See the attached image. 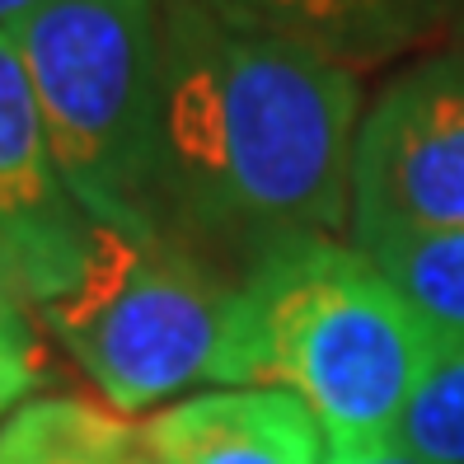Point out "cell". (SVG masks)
<instances>
[{
    "instance_id": "cell-14",
    "label": "cell",
    "mask_w": 464,
    "mask_h": 464,
    "mask_svg": "<svg viewBox=\"0 0 464 464\" xmlns=\"http://www.w3.org/2000/svg\"><path fill=\"white\" fill-rule=\"evenodd\" d=\"M38 5V0H0V29H10V24H19L24 14H29Z\"/></svg>"
},
{
    "instance_id": "cell-12",
    "label": "cell",
    "mask_w": 464,
    "mask_h": 464,
    "mask_svg": "<svg viewBox=\"0 0 464 464\" xmlns=\"http://www.w3.org/2000/svg\"><path fill=\"white\" fill-rule=\"evenodd\" d=\"M34 300L24 291L19 272L0 254V422H5L19 399L38 385L43 371V347H38V324H34Z\"/></svg>"
},
{
    "instance_id": "cell-13",
    "label": "cell",
    "mask_w": 464,
    "mask_h": 464,
    "mask_svg": "<svg viewBox=\"0 0 464 464\" xmlns=\"http://www.w3.org/2000/svg\"><path fill=\"white\" fill-rule=\"evenodd\" d=\"M324 464H431L413 455L403 441H371V446H352V450H329Z\"/></svg>"
},
{
    "instance_id": "cell-5",
    "label": "cell",
    "mask_w": 464,
    "mask_h": 464,
    "mask_svg": "<svg viewBox=\"0 0 464 464\" xmlns=\"http://www.w3.org/2000/svg\"><path fill=\"white\" fill-rule=\"evenodd\" d=\"M464 230V43L399 71L357 131L347 239Z\"/></svg>"
},
{
    "instance_id": "cell-11",
    "label": "cell",
    "mask_w": 464,
    "mask_h": 464,
    "mask_svg": "<svg viewBox=\"0 0 464 464\" xmlns=\"http://www.w3.org/2000/svg\"><path fill=\"white\" fill-rule=\"evenodd\" d=\"M394 441L431 464H464V343L431 366Z\"/></svg>"
},
{
    "instance_id": "cell-9",
    "label": "cell",
    "mask_w": 464,
    "mask_h": 464,
    "mask_svg": "<svg viewBox=\"0 0 464 464\" xmlns=\"http://www.w3.org/2000/svg\"><path fill=\"white\" fill-rule=\"evenodd\" d=\"M0 464H155L146 431L75 394L29 399L0 422Z\"/></svg>"
},
{
    "instance_id": "cell-6",
    "label": "cell",
    "mask_w": 464,
    "mask_h": 464,
    "mask_svg": "<svg viewBox=\"0 0 464 464\" xmlns=\"http://www.w3.org/2000/svg\"><path fill=\"white\" fill-rule=\"evenodd\" d=\"M94 221L71 198L47 141V122L34 94L14 24L0 29V254L19 272L29 300L71 291L90 254Z\"/></svg>"
},
{
    "instance_id": "cell-7",
    "label": "cell",
    "mask_w": 464,
    "mask_h": 464,
    "mask_svg": "<svg viewBox=\"0 0 464 464\" xmlns=\"http://www.w3.org/2000/svg\"><path fill=\"white\" fill-rule=\"evenodd\" d=\"M141 431L155 464H324L329 455L310 408L263 385L179 399Z\"/></svg>"
},
{
    "instance_id": "cell-2",
    "label": "cell",
    "mask_w": 464,
    "mask_h": 464,
    "mask_svg": "<svg viewBox=\"0 0 464 464\" xmlns=\"http://www.w3.org/2000/svg\"><path fill=\"white\" fill-rule=\"evenodd\" d=\"M446 343L352 239H300L239 277L221 385L286 390L329 450L394 441Z\"/></svg>"
},
{
    "instance_id": "cell-1",
    "label": "cell",
    "mask_w": 464,
    "mask_h": 464,
    "mask_svg": "<svg viewBox=\"0 0 464 464\" xmlns=\"http://www.w3.org/2000/svg\"><path fill=\"white\" fill-rule=\"evenodd\" d=\"M362 85L310 47L165 0L160 202L165 230L216 263L258 258L352 226Z\"/></svg>"
},
{
    "instance_id": "cell-10",
    "label": "cell",
    "mask_w": 464,
    "mask_h": 464,
    "mask_svg": "<svg viewBox=\"0 0 464 464\" xmlns=\"http://www.w3.org/2000/svg\"><path fill=\"white\" fill-rule=\"evenodd\" d=\"M362 254L431 324L446 352L464 343V230L399 235V239L371 244Z\"/></svg>"
},
{
    "instance_id": "cell-4",
    "label": "cell",
    "mask_w": 464,
    "mask_h": 464,
    "mask_svg": "<svg viewBox=\"0 0 464 464\" xmlns=\"http://www.w3.org/2000/svg\"><path fill=\"white\" fill-rule=\"evenodd\" d=\"M239 277L169 230L94 226L71 291L38 319L118 413H146L198 380L221 385Z\"/></svg>"
},
{
    "instance_id": "cell-3",
    "label": "cell",
    "mask_w": 464,
    "mask_h": 464,
    "mask_svg": "<svg viewBox=\"0 0 464 464\" xmlns=\"http://www.w3.org/2000/svg\"><path fill=\"white\" fill-rule=\"evenodd\" d=\"M14 38L71 198L94 226L165 230V0H38Z\"/></svg>"
},
{
    "instance_id": "cell-15",
    "label": "cell",
    "mask_w": 464,
    "mask_h": 464,
    "mask_svg": "<svg viewBox=\"0 0 464 464\" xmlns=\"http://www.w3.org/2000/svg\"><path fill=\"white\" fill-rule=\"evenodd\" d=\"M455 19H459V29H464V0H459V14H455Z\"/></svg>"
},
{
    "instance_id": "cell-8",
    "label": "cell",
    "mask_w": 464,
    "mask_h": 464,
    "mask_svg": "<svg viewBox=\"0 0 464 464\" xmlns=\"http://www.w3.org/2000/svg\"><path fill=\"white\" fill-rule=\"evenodd\" d=\"M239 29L310 47L347 71L380 66L459 14V0H198Z\"/></svg>"
}]
</instances>
